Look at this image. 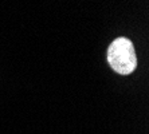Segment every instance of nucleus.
I'll return each instance as SVG.
<instances>
[{"label": "nucleus", "mask_w": 149, "mask_h": 134, "mask_svg": "<svg viewBox=\"0 0 149 134\" xmlns=\"http://www.w3.org/2000/svg\"><path fill=\"white\" fill-rule=\"evenodd\" d=\"M108 62L117 74L129 75L137 67L134 46L128 38H117L108 48Z\"/></svg>", "instance_id": "f257e3e1"}]
</instances>
